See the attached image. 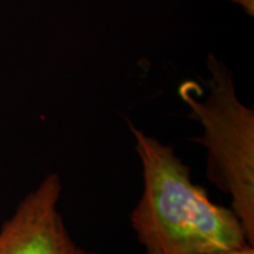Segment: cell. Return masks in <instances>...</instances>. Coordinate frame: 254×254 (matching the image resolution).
Instances as JSON below:
<instances>
[{
  "label": "cell",
  "mask_w": 254,
  "mask_h": 254,
  "mask_svg": "<svg viewBox=\"0 0 254 254\" xmlns=\"http://www.w3.org/2000/svg\"><path fill=\"white\" fill-rule=\"evenodd\" d=\"M130 130L143 175L130 223L144 254H215L252 245L235 212L210 200L173 147Z\"/></svg>",
  "instance_id": "1"
},
{
  "label": "cell",
  "mask_w": 254,
  "mask_h": 254,
  "mask_svg": "<svg viewBox=\"0 0 254 254\" xmlns=\"http://www.w3.org/2000/svg\"><path fill=\"white\" fill-rule=\"evenodd\" d=\"M209 92L199 99L195 83L187 82L180 96L199 122L206 148V175L232 200L230 209L254 245V112L239 99L232 72L216 57H208Z\"/></svg>",
  "instance_id": "2"
},
{
  "label": "cell",
  "mask_w": 254,
  "mask_h": 254,
  "mask_svg": "<svg viewBox=\"0 0 254 254\" xmlns=\"http://www.w3.org/2000/svg\"><path fill=\"white\" fill-rule=\"evenodd\" d=\"M63 184L50 174L0 227V254H91L71 236L60 212Z\"/></svg>",
  "instance_id": "3"
},
{
  "label": "cell",
  "mask_w": 254,
  "mask_h": 254,
  "mask_svg": "<svg viewBox=\"0 0 254 254\" xmlns=\"http://www.w3.org/2000/svg\"><path fill=\"white\" fill-rule=\"evenodd\" d=\"M215 254H254V245H245L242 247L229 249V250H223Z\"/></svg>",
  "instance_id": "4"
},
{
  "label": "cell",
  "mask_w": 254,
  "mask_h": 254,
  "mask_svg": "<svg viewBox=\"0 0 254 254\" xmlns=\"http://www.w3.org/2000/svg\"><path fill=\"white\" fill-rule=\"evenodd\" d=\"M233 3H236L239 6H242L247 14L253 16L254 14V0H230Z\"/></svg>",
  "instance_id": "5"
}]
</instances>
